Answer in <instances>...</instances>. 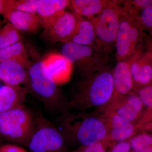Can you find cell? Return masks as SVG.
Returning <instances> with one entry per match:
<instances>
[{"instance_id": "cell-1", "label": "cell", "mask_w": 152, "mask_h": 152, "mask_svg": "<svg viewBox=\"0 0 152 152\" xmlns=\"http://www.w3.org/2000/svg\"><path fill=\"white\" fill-rule=\"evenodd\" d=\"M56 121L70 146L78 148L107 141V129L99 110L90 113L69 111L57 117Z\"/></svg>"}, {"instance_id": "cell-2", "label": "cell", "mask_w": 152, "mask_h": 152, "mask_svg": "<svg viewBox=\"0 0 152 152\" xmlns=\"http://www.w3.org/2000/svg\"><path fill=\"white\" fill-rule=\"evenodd\" d=\"M113 71L107 66L83 77L76 85L69 101V110L84 112L88 109L101 108L112 101L114 95Z\"/></svg>"}, {"instance_id": "cell-3", "label": "cell", "mask_w": 152, "mask_h": 152, "mask_svg": "<svg viewBox=\"0 0 152 152\" xmlns=\"http://www.w3.org/2000/svg\"><path fill=\"white\" fill-rule=\"evenodd\" d=\"M29 81L26 88L43 104L47 110L54 114L69 111V101L65 99L56 82L49 75L42 61L35 63L28 70Z\"/></svg>"}, {"instance_id": "cell-4", "label": "cell", "mask_w": 152, "mask_h": 152, "mask_svg": "<svg viewBox=\"0 0 152 152\" xmlns=\"http://www.w3.org/2000/svg\"><path fill=\"white\" fill-rule=\"evenodd\" d=\"M35 129V117L24 105L0 113V134L4 140L28 148Z\"/></svg>"}, {"instance_id": "cell-5", "label": "cell", "mask_w": 152, "mask_h": 152, "mask_svg": "<svg viewBox=\"0 0 152 152\" xmlns=\"http://www.w3.org/2000/svg\"><path fill=\"white\" fill-rule=\"evenodd\" d=\"M61 53L78 69L83 77L106 67L108 55L103 50L92 46L68 42L64 43Z\"/></svg>"}, {"instance_id": "cell-6", "label": "cell", "mask_w": 152, "mask_h": 152, "mask_svg": "<svg viewBox=\"0 0 152 152\" xmlns=\"http://www.w3.org/2000/svg\"><path fill=\"white\" fill-rule=\"evenodd\" d=\"M121 13L119 1H110L99 13L89 20L94 28L98 48L107 53L115 45Z\"/></svg>"}, {"instance_id": "cell-7", "label": "cell", "mask_w": 152, "mask_h": 152, "mask_svg": "<svg viewBox=\"0 0 152 152\" xmlns=\"http://www.w3.org/2000/svg\"><path fill=\"white\" fill-rule=\"evenodd\" d=\"M35 119V131L28 146L31 152H69L71 146L57 126L42 114Z\"/></svg>"}, {"instance_id": "cell-8", "label": "cell", "mask_w": 152, "mask_h": 152, "mask_svg": "<svg viewBox=\"0 0 152 152\" xmlns=\"http://www.w3.org/2000/svg\"><path fill=\"white\" fill-rule=\"evenodd\" d=\"M121 10L119 27L115 45L118 62L131 56L143 46V40L145 36L136 18L123 10L121 8Z\"/></svg>"}, {"instance_id": "cell-9", "label": "cell", "mask_w": 152, "mask_h": 152, "mask_svg": "<svg viewBox=\"0 0 152 152\" xmlns=\"http://www.w3.org/2000/svg\"><path fill=\"white\" fill-rule=\"evenodd\" d=\"M98 110L105 122L108 131V141L112 143L126 141L134 136L138 126L126 121L105 107Z\"/></svg>"}, {"instance_id": "cell-10", "label": "cell", "mask_w": 152, "mask_h": 152, "mask_svg": "<svg viewBox=\"0 0 152 152\" xmlns=\"http://www.w3.org/2000/svg\"><path fill=\"white\" fill-rule=\"evenodd\" d=\"M131 71L134 82L133 91L152 84V55L143 46L132 56Z\"/></svg>"}, {"instance_id": "cell-11", "label": "cell", "mask_w": 152, "mask_h": 152, "mask_svg": "<svg viewBox=\"0 0 152 152\" xmlns=\"http://www.w3.org/2000/svg\"><path fill=\"white\" fill-rule=\"evenodd\" d=\"M143 104L134 92L124 96L115 97L105 107L115 112L127 122L133 123L141 115Z\"/></svg>"}, {"instance_id": "cell-12", "label": "cell", "mask_w": 152, "mask_h": 152, "mask_svg": "<svg viewBox=\"0 0 152 152\" xmlns=\"http://www.w3.org/2000/svg\"><path fill=\"white\" fill-rule=\"evenodd\" d=\"M77 23V15L64 11L45 31L51 40L65 43L72 37Z\"/></svg>"}, {"instance_id": "cell-13", "label": "cell", "mask_w": 152, "mask_h": 152, "mask_svg": "<svg viewBox=\"0 0 152 152\" xmlns=\"http://www.w3.org/2000/svg\"><path fill=\"white\" fill-rule=\"evenodd\" d=\"M42 61L48 73L57 85L65 83L69 80L73 65L61 54L50 53Z\"/></svg>"}, {"instance_id": "cell-14", "label": "cell", "mask_w": 152, "mask_h": 152, "mask_svg": "<svg viewBox=\"0 0 152 152\" xmlns=\"http://www.w3.org/2000/svg\"><path fill=\"white\" fill-rule=\"evenodd\" d=\"M131 60L132 56L118 62L113 70L112 74L115 91L113 97L133 92L134 82L131 71Z\"/></svg>"}, {"instance_id": "cell-15", "label": "cell", "mask_w": 152, "mask_h": 152, "mask_svg": "<svg viewBox=\"0 0 152 152\" xmlns=\"http://www.w3.org/2000/svg\"><path fill=\"white\" fill-rule=\"evenodd\" d=\"M0 81L5 85L27 86L29 81L28 70L18 62L14 60L0 62Z\"/></svg>"}, {"instance_id": "cell-16", "label": "cell", "mask_w": 152, "mask_h": 152, "mask_svg": "<svg viewBox=\"0 0 152 152\" xmlns=\"http://www.w3.org/2000/svg\"><path fill=\"white\" fill-rule=\"evenodd\" d=\"M69 0H38L37 13L45 29L48 28L70 6Z\"/></svg>"}, {"instance_id": "cell-17", "label": "cell", "mask_w": 152, "mask_h": 152, "mask_svg": "<svg viewBox=\"0 0 152 152\" xmlns=\"http://www.w3.org/2000/svg\"><path fill=\"white\" fill-rule=\"evenodd\" d=\"M29 91L27 88L5 85L0 88V113L23 105Z\"/></svg>"}, {"instance_id": "cell-18", "label": "cell", "mask_w": 152, "mask_h": 152, "mask_svg": "<svg viewBox=\"0 0 152 152\" xmlns=\"http://www.w3.org/2000/svg\"><path fill=\"white\" fill-rule=\"evenodd\" d=\"M4 17L20 32L26 34L36 32L42 26L41 19L35 13L14 10Z\"/></svg>"}, {"instance_id": "cell-19", "label": "cell", "mask_w": 152, "mask_h": 152, "mask_svg": "<svg viewBox=\"0 0 152 152\" xmlns=\"http://www.w3.org/2000/svg\"><path fill=\"white\" fill-rule=\"evenodd\" d=\"M77 15V23L76 30L69 42L98 48L96 33L92 23L88 19H84L78 15Z\"/></svg>"}, {"instance_id": "cell-20", "label": "cell", "mask_w": 152, "mask_h": 152, "mask_svg": "<svg viewBox=\"0 0 152 152\" xmlns=\"http://www.w3.org/2000/svg\"><path fill=\"white\" fill-rule=\"evenodd\" d=\"M108 0H71L70 6L74 13L85 17L88 20L92 18L102 10L109 4Z\"/></svg>"}, {"instance_id": "cell-21", "label": "cell", "mask_w": 152, "mask_h": 152, "mask_svg": "<svg viewBox=\"0 0 152 152\" xmlns=\"http://www.w3.org/2000/svg\"><path fill=\"white\" fill-rule=\"evenodd\" d=\"M9 60L18 62L25 69L28 70L32 65L28 58L24 45L21 40L0 49V62Z\"/></svg>"}, {"instance_id": "cell-22", "label": "cell", "mask_w": 152, "mask_h": 152, "mask_svg": "<svg viewBox=\"0 0 152 152\" xmlns=\"http://www.w3.org/2000/svg\"><path fill=\"white\" fill-rule=\"evenodd\" d=\"M128 141L135 152H152V135L141 133L134 136Z\"/></svg>"}, {"instance_id": "cell-23", "label": "cell", "mask_w": 152, "mask_h": 152, "mask_svg": "<svg viewBox=\"0 0 152 152\" xmlns=\"http://www.w3.org/2000/svg\"><path fill=\"white\" fill-rule=\"evenodd\" d=\"M20 40V32L10 23L0 30V49Z\"/></svg>"}, {"instance_id": "cell-24", "label": "cell", "mask_w": 152, "mask_h": 152, "mask_svg": "<svg viewBox=\"0 0 152 152\" xmlns=\"http://www.w3.org/2000/svg\"><path fill=\"white\" fill-rule=\"evenodd\" d=\"M136 20L144 31H147L152 37V5L141 11Z\"/></svg>"}, {"instance_id": "cell-25", "label": "cell", "mask_w": 152, "mask_h": 152, "mask_svg": "<svg viewBox=\"0 0 152 152\" xmlns=\"http://www.w3.org/2000/svg\"><path fill=\"white\" fill-rule=\"evenodd\" d=\"M114 143H115L107 141L99 142L93 145L78 147L69 152H107Z\"/></svg>"}, {"instance_id": "cell-26", "label": "cell", "mask_w": 152, "mask_h": 152, "mask_svg": "<svg viewBox=\"0 0 152 152\" xmlns=\"http://www.w3.org/2000/svg\"><path fill=\"white\" fill-rule=\"evenodd\" d=\"M133 92L138 95L143 105L147 106L148 110H152V84L140 87Z\"/></svg>"}, {"instance_id": "cell-27", "label": "cell", "mask_w": 152, "mask_h": 152, "mask_svg": "<svg viewBox=\"0 0 152 152\" xmlns=\"http://www.w3.org/2000/svg\"><path fill=\"white\" fill-rule=\"evenodd\" d=\"M38 0H15V10L36 14Z\"/></svg>"}, {"instance_id": "cell-28", "label": "cell", "mask_w": 152, "mask_h": 152, "mask_svg": "<svg viewBox=\"0 0 152 152\" xmlns=\"http://www.w3.org/2000/svg\"><path fill=\"white\" fill-rule=\"evenodd\" d=\"M15 0H0V15L4 17L15 10Z\"/></svg>"}, {"instance_id": "cell-29", "label": "cell", "mask_w": 152, "mask_h": 152, "mask_svg": "<svg viewBox=\"0 0 152 152\" xmlns=\"http://www.w3.org/2000/svg\"><path fill=\"white\" fill-rule=\"evenodd\" d=\"M131 147L128 141L115 143L107 152H130Z\"/></svg>"}, {"instance_id": "cell-30", "label": "cell", "mask_w": 152, "mask_h": 152, "mask_svg": "<svg viewBox=\"0 0 152 152\" xmlns=\"http://www.w3.org/2000/svg\"><path fill=\"white\" fill-rule=\"evenodd\" d=\"M0 152H29L22 147L14 144H5L0 146Z\"/></svg>"}, {"instance_id": "cell-31", "label": "cell", "mask_w": 152, "mask_h": 152, "mask_svg": "<svg viewBox=\"0 0 152 152\" xmlns=\"http://www.w3.org/2000/svg\"><path fill=\"white\" fill-rule=\"evenodd\" d=\"M145 47L151 53L152 55V37H148L145 38Z\"/></svg>"}, {"instance_id": "cell-32", "label": "cell", "mask_w": 152, "mask_h": 152, "mask_svg": "<svg viewBox=\"0 0 152 152\" xmlns=\"http://www.w3.org/2000/svg\"><path fill=\"white\" fill-rule=\"evenodd\" d=\"M143 127L145 129L152 131V121L148 124L143 125Z\"/></svg>"}, {"instance_id": "cell-33", "label": "cell", "mask_w": 152, "mask_h": 152, "mask_svg": "<svg viewBox=\"0 0 152 152\" xmlns=\"http://www.w3.org/2000/svg\"><path fill=\"white\" fill-rule=\"evenodd\" d=\"M3 140H4V139H3L1 135V134H0V146H1V145H2V144Z\"/></svg>"}, {"instance_id": "cell-34", "label": "cell", "mask_w": 152, "mask_h": 152, "mask_svg": "<svg viewBox=\"0 0 152 152\" xmlns=\"http://www.w3.org/2000/svg\"><path fill=\"white\" fill-rule=\"evenodd\" d=\"M3 25V22L1 20H0V30L1 29L2 26Z\"/></svg>"}, {"instance_id": "cell-35", "label": "cell", "mask_w": 152, "mask_h": 152, "mask_svg": "<svg viewBox=\"0 0 152 152\" xmlns=\"http://www.w3.org/2000/svg\"><path fill=\"white\" fill-rule=\"evenodd\" d=\"M130 152H134V151H130Z\"/></svg>"}]
</instances>
